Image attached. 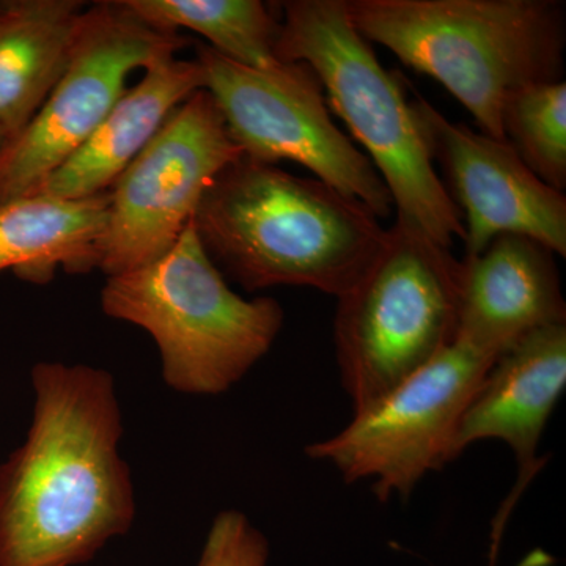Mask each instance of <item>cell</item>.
I'll list each match as a JSON object with an SVG mask.
<instances>
[{
	"label": "cell",
	"mask_w": 566,
	"mask_h": 566,
	"mask_svg": "<svg viewBox=\"0 0 566 566\" xmlns=\"http://www.w3.org/2000/svg\"><path fill=\"white\" fill-rule=\"evenodd\" d=\"M7 142H9V137H7L6 133L0 129V151H2V148L6 147Z\"/></svg>",
	"instance_id": "cell-21"
},
{
	"label": "cell",
	"mask_w": 566,
	"mask_h": 566,
	"mask_svg": "<svg viewBox=\"0 0 566 566\" xmlns=\"http://www.w3.org/2000/svg\"><path fill=\"white\" fill-rule=\"evenodd\" d=\"M243 156L210 92L189 96L107 191L98 270L111 277L166 255L211 182Z\"/></svg>",
	"instance_id": "cell-10"
},
{
	"label": "cell",
	"mask_w": 566,
	"mask_h": 566,
	"mask_svg": "<svg viewBox=\"0 0 566 566\" xmlns=\"http://www.w3.org/2000/svg\"><path fill=\"white\" fill-rule=\"evenodd\" d=\"M87 6L80 0L0 2V129L9 140L61 80Z\"/></svg>",
	"instance_id": "cell-15"
},
{
	"label": "cell",
	"mask_w": 566,
	"mask_h": 566,
	"mask_svg": "<svg viewBox=\"0 0 566 566\" xmlns=\"http://www.w3.org/2000/svg\"><path fill=\"white\" fill-rule=\"evenodd\" d=\"M31 376L28 438L0 464V566L85 564L136 515L114 378L62 363Z\"/></svg>",
	"instance_id": "cell-1"
},
{
	"label": "cell",
	"mask_w": 566,
	"mask_h": 566,
	"mask_svg": "<svg viewBox=\"0 0 566 566\" xmlns=\"http://www.w3.org/2000/svg\"><path fill=\"white\" fill-rule=\"evenodd\" d=\"M368 43L433 77L486 136L505 140L513 92L564 81L565 3L557 0H346Z\"/></svg>",
	"instance_id": "cell-3"
},
{
	"label": "cell",
	"mask_w": 566,
	"mask_h": 566,
	"mask_svg": "<svg viewBox=\"0 0 566 566\" xmlns=\"http://www.w3.org/2000/svg\"><path fill=\"white\" fill-rule=\"evenodd\" d=\"M189 44L139 20L123 0L85 7L70 61L35 117L0 151V205L39 191L126 92V81Z\"/></svg>",
	"instance_id": "cell-8"
},
{
	"label": "cell",
	"mask_w": 566,
	"mask_h": 566,
	"mask_svg": "<svg viewBox=\"0 0 566 566\" xmlns=\"http://www.w3.org/2000/svg\"><path fill=\"white\" fill-rule=\"evenodd\" d=\"M104 314L139 326L161 354L174 390L219 395L263 359L283 326L273 297L234 293L205 252L192 221L166 255L106 277Z\"/></svg>",
	"instance_id": "cell-5"
},
{
	"label": "cell",
	"mask_w": 566,
	"mask_h": 566,
	"mask_svg": "<svg viewBox=\"0 0 566 566\" xmlns=\"http://www.w3.org/2000/svg\"><path fill=\"white\" fill-rule=\"evenodd\" d=\"M566 389V323L527 335L495 359L453 442V458L480 441H501L515 453L517 482L497 516L509 520L517 499L545 461L539 441Z\"/></svg>",
	"instance_id": "cell-12"
},
{
	"label": "cell",
	"mask_w": 566,
	"mask_h": 566,
	"mask_svg": "<svg viewBox=\"0 0 566 566\" xmlns=\"http://www.w3.org/2000/svg\"><path fill=\"white\" fill-rule=\"evenodd\" d=\"M501 534H493V543H491L490 566H495V562H497L499 546H501Z\"/></svg>",
	"instance_id": "cell-20"
},
{
	"label": "cell",
	"mask_w": 566,
	"mask_h": 566,
	"mask_svg": "<svg viewBox=\"0 0 566 566\" xmlns=\"http://www.w3.org/2000/svg\"><path fill=\"white\" fill-rule=\"evenodd\" d=\"M502 132L528 169L551 188H566V82L513 92L502 107Z\"/></svg>",
	"instance_id": "cell-18"
},
{
	"label": "cell",
	"mask_w": 566,
	"mask_h": 566,
	"mask_svg": "<svg viewBox=\"0 0 566 566\" xmlns=\"http://www.w3.org/2000/svg\"><path fill=\"white\" fill-rule=\"evenodd\" d=\"M205 91L221 111L230 136L253 161H292L376 218H389L394 203L374 164L331 117L322 81L304 62L249 69L197 46Z\"/></svg>",
	"instance_id": "cell-7"
},
{
	"label": "cell",
	"mask_w": 566,
	"mask_h": 566,
	"mask_svg": "<svg viewBox=\"0 0 566 566\" xmlns=\"http://www.w3.org/2000/svg\"><path fill=\"white\" fill-rule=\"evenodd\" d=\"M494 363L490 354L455 342L305 453L333 464L345 482L374 480L381 502L406 497L428 472L455 460L458 424Z\"/></svg>",
	"instance_id": "cell-9"
},
{
	"label": "cell",
	"mask_w": 566,
	"mask_h": 566,
	"mask_svg": "<svg viewBox=\"0 0 566 566\" xmlns=\"http://www.w3.org/2000/svg\"><path fill=\"white\" fill-rule=\"evenodd\" d=\"M281 62H304L322 81L327 106L385 181L397 221L442 248L464 238L461 212L434 170L412 102L349 20L346 0H286Z\"/></svg>",
	"instance_id": "cell-4"
},
{
	"label": "cell",
	"mask_w": 566,
	"mask_h": 566,
	"mask_svg": "<svg viewBox=\"0 0 566 566\" xmlns=\"http://www.w3.org/2000/svg\"><path fill=\"white\" fill-rule=\"evenodd\" d=\"M107 210V192L80 200L31 193L0 205V273L44 285L57 270H98Z\"/></svg>",
	"instance_id": "cell-16"
},
{
	"label": "cell",
	"mask_w": 566,
	"mask_h": 566,
	"mask_svg": "<svg viewBox=\"0 0 566 566\" xmlns=\"http://www.w3.org/2000/svg\"><path fill=\"white\" fill-rule=\"evenodd\" d=\"M379 221L318 178L245 156L211 182L192 218L211 262L248 292L308 286L335 297L381 249Z\"/></svg>",
	"instance_id": "cell-2"
},
{
	"label": "cell",
	"mask_w": 566,
	"mask_h": 566,
	"mask_svg": "<svg viewBox=\"0 0 566 566\" xmlns=\"http://www.w3.org/2000/svg\"><path fill=\"white\" fill-rule=\"evenodd\" d=\"M431 161L441 167L461 212L465 256L499 234H523L566 256V197L523 163L506 140L447 120L423 96L412 98Z\"/></svg>",
	"instance_id": "cell-11"
},
{
	"label": "cell",
	"mask_w": 566,
	"mask_h": 566,
	"mask_svg": "<svg viewBox=\"0 0 566 566\" xmlns=\"http://www.w3.org/2000/svg\"><path fill=\"white\" fill-rule=\"evenodd\" d=\"M460 260L395 221L352 289L337 297L335 356L354 412L455 344Z\"/></svg>",
	"instance_id": "cell-6"
},
{
	"label": "cell",
	"mask_w": 566,
	"mask_h": 566,
	"mask_svg": "<svg viewBox=\"0 0 566 566\" xmlns=\"http://www.w3.org/2000/svg\"><path fill=\"white\" fill-rule=\"evenodd\" d=\"M270 545L243 512L223 510L212 521L199 566H266Z\"/></svg>",
	"instance_id": "cell-19"
},
{
	"label": "cell",
	"mask_w": 566,
	"mask_h": 566,
	"mask_svg": "<svg viewBox=\"0 0 566 566\" xmlns=\"http://www.w3.org/2000/svg\"><path fill=\"white\" fill-rule=\"evenodd\" d=\"M553 251L523 234H499L460 262L457 340L497 359L527 335L566 323Z\"/></svg>",
	"instance_id": "cell-13"
},
{
	"label": "cell",
	"mask_w": 566,
	"mask_h": 566,
	"mask_svg": "<svg viewBox=\"0 0 566 566\" xmlns=\"http://www.w3.org/2000/svg\"><path fill=\"white\" fill-rule=\"evenodd\" d=\"M144 71V77L126 88L80 150L33 193L66 200L106 193L150 144L170 114L205 88V73L197 61H182L172 55Z\"/></svg>",
	"instance_id": "cell-14"
},
{
	"label": "cell",
	"mask_w": 566,
	"mask_h": 566,
	"mask_svg": "<svg viewBox=\"0 0 566 566\" xmlns=\"http://www.w3.org/2000/svg\"><path fill=\"white\" fill-rule=\"evenodd\" d=\"M139 20L166 32L191 31L249 69L279 65L282 20L262 0H123Z\"/></svg>",
	"instance_id": "cell-17"
}]
</instances>
